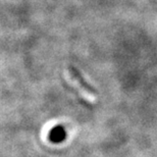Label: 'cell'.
Here are the masks:
<instances>
[{"label": "cell", "instance_id": "6da1fadb", "mask_svg": "<svg viewBox=\"0 0 157 157\" xmlns=\"http://www.w3.org/2000/svg\"><path fill=\"white\" fill-rule=\"evenodd\" d=\"M64 78L74 89L78 91L80 96L89 103H95L97 101V96L95 94V90L85 81L82 75L78 73L77 68L71 67L68 70L65 71Z\"/></svg>", "mask_w": 157, "mask_h": 157}]
</instances>
